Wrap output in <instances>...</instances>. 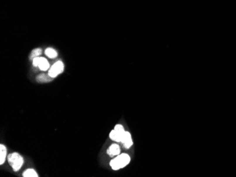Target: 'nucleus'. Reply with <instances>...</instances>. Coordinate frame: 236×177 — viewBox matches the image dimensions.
I'll use <instances>...</instances> for the list:
<instances>
[{
	"instance_id": "1",
	"label": "nucleus",
	"mask_w": 236,
	"mask_h": 177,
	"mask_svg": "<svg viewBox=\"0 0 236 177\" xmlns=\"http://www.w3.org/2000/svg\"><path fill=\"white\" fill-rule=\"evenodd\" d=\"M130 161V157L127 154H118L115 158L110 161V166L112 169L118 170L124 167Z\"/></svg>"
},
{
	"instance_id": "2",
	"label": "nucleus",
	"mask_w": 236,
	"mask_h": 177,
	"mask_svg": "<svg viewBox=\"0 0 236 177\" xmlns=\"http://www.w3.org/2000/svg\"><path fill=\"white\" fill-rule=\"evenodd\" d=\"M8 162L12 169L17 171L23 166V158L18 152H13L8 155Z\"/></svg>"
},
{
	"instance_id": "3",
	"label": "nucleus",
	"mask_w": 236,
	"mask_h": 177,
	"mask_svg": "<svg viewBox=\"0 0 236 177\" xmlns=\"http://www.w3.org/2000/svg\"><path fill=\"white\" fill-rule=\"evenodd\" d=\"M124 132H125V130H124V127L121 124H117L114 126V129L111 130L110 133V138L114 141L121 142Z\"/></svg>"
},
{
	"instance_id": "4",
	"label": "nucleus",
	"mask_w": 236,
	"mask_h": 177,
	"mask_svg": "<svg viewBox=\"0 0 236 177\" xmlns=\"http://www.w3.org/2000/svg\"><path fill=\"white\" fill-rule=\"evenodd\" d=\"M63 71H64V64H63V63L61 61H57V62L51 67L49 71L48 74L49 75V76L54 78L56 76H57L59 73H62Z\"/></svg>"
},
{
	"instance_id": "5",
	"label": "nucleus",
	"mask_w": 236,
	"mask_h": 177,
	"mask_svg": "<svg viewBox=\"0 0 236 177\" xmlns=\"http://www.w3.org/2000/svg\"><path fill=\"white\" fill-rule=\"evenodd\" d=\"M121 142H122L124 144V147L126 148H129L131 145H132L133 142H132V139H131V134L129 132L125 131L124 132V135H123L122 140H121Z\"/></svg>"
},
{
	"instance_id": "6",
	"label": "nucleus",
	"mask_w": 236,
	"mask_h": 177,
	"mask_svg": "<svg viewBox=\"0 0 236 177\" xmlns=\"http://www.w3.org/2000/svg\"><path fill=\"white\" fill-rule=\"evenodd\" d=\"M107 152L110 157H112V156L114 155H118V154H119V153H120L119 146L117 144H112V145L110 146L109 149H107Z\"/></svg>"
},
{
	"instance_id": "7",
	"label": "nucleus",
	"mask_w": 236,
	"mask_h": 177,
	"mask_svg": "<svg viewBox=\"0 0 236 177\" xmlns=\"http://www.w3.org/2000/svg\"><path fill=\"white\" fill-rule=\"evenodd\" d=\"M38 66L40 68V69L42 70V71H47L49 68V64L47 59L43 57H40Z\"/></svg>"
},
{
	"instance_id": "8",
	"label": "nucleus",
	"mask_w": 236,
	"mask_h": 177,
	"mask_svg": "<svg viewBox=\"0 0 236 177\" xmlns=\"http://www.w3.org/2000/svg\"><path fill=\"white\" fill-rule=\"evenodd\" d=\"M0 164H3L6 157V147L2 144L0 145Z\"/></svg>"
},
{
	"instance_id": "9",
	"label": "nucleus",
	"mask_w": 236,
	"mask_h": 177,
	"mask_svg": "<svg viewBox=\"0 0 236 177\" xmlns=\"http://www.w3.org/2000/svg\"><path fill=\"white\" fill-rule=\"evenodd\" d=\"M53 79L51 76H49V75H48L46 74H40L37 77V82H40V83H47V82L51 81Z\"/></svg>"
},
{
	"instance_id": "10",
	"label": "nucleus",
	"mask_w": 236,
	"mask_h": 177,
	"mask_svg": "<svg viewBox=\"0 0 236 177\" xmlns=\"http://www.w3.org/2000/svg\"><path fill=\"white\" fill-rule=\"evenodd\" d=\"M23 177H37L38 174H37L36 171L33 169H28L25 170L24 172L23 173Z\"/></svg>"
},
{
	"instance_id": "11",
	"label": "nucleus",
	"mask_w": 236,
	"mask_h": 177,
	"mask_svg": "<svg viewBox=\"0 0 236 177\" xmlns=\"http://www.w3.org/2000/svg\"><path fill=\"white\" fill-rule=\"evenodd\" d=\"M45 54L49 58H55L57 56V53L52 48H47L45 50Z\"/></svg>"
},
{
	"instance_id": "12",
	"label": "nucleus",
	"mask_w": 236,
	"mask_h": 177,
	"mask_svg": "<svg viewBox=\"0 0 236 177\" xmlns=\"http://www.w3.org/2000/svg\"><path fill=\"white\" fill-rule=\"evenodd\" d=\"M41 53H42V50H41L40 49H39V48H37V49H33V50L31 51V54H30V59H35V57L39 56L41 54Z\"/></svg>"
},
{
	"instance_id": "13",
	"label": "nucleus",
	"mask_w": 236,
	"mask_h": 177,
	"mask_svg": "<svg viewBox=\"0 0 236 177\" xmlns=\"http://www.w3.org/2000/svg\"><path fill=\"white\" fill-rule=\"evenodd\" d=\"M40 58L39 56H37V57H35V59H33V66H38L39 65V62H40Z\"/></svg>"
}]
</instances>
